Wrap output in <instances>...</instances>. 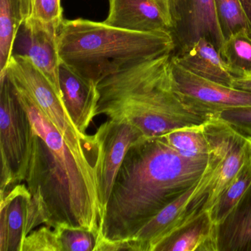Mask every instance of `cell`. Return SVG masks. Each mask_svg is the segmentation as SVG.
I'll use <instances>...</instances> for the list:
<instances>
[{
  "instance_id": "cell-1",
  "label": "cell",
  "mask_w": 251,
  "mask_h": 251,
  "mask_svg": "<svg viewBox=\"0 0 251 251\" xmlns=\"http://www.w3.org/2000/svg\"><path fill=\"white\" fill-rule=\"evenodd\" d=\"M31 125L25 183L43 224L66 225L99 232V150L70 144L23 89L12 83Z\"/></svg>"
},
{
  "instance_id": "cell-2",
  "label": "cell",
  "mask_w": 251,
  "mask_h": 251,
  "mask_svg": "<svg viewBox=\"0 0 251 251\" xmlns=\"http://www.w3.org/2000/svg\"><path fill=\"white\" fill-rule=\"evenodd\" d=\"M208 161L183 158L161 137L138 139L116 176L101 220L100 237H134L163 208L201 180Z\"/></svg>"
},
{
  "instance_id": "cell-3",
  "label": "cell",
  "mask_w": 251,
  "mask_h": 251,
  "mask_svg": "<svg viewBox=\"0 0 251 251\" xmlns=\"http://www.w3.org/2000/svg\"><path fill=\"white\" fill-rule=\"evenodd\" d=\"M172 55L139 61L101 80L97 116L131 125L147 138L208 121L210 117L186 106L173 90Z\"/></svg>"
},
{
  "instance_id": "cell-4",
  "label": "cell",
  "mask_w": 251,
  "mask_h": 251,
  "mask_svg": "<svg viewBox=\"0 0 251 251\" xmlns=\"http://www.w3.org/2000/svg\"><path fill=\"white\" fill-rule=\"evenodd\" d=\"M58 46L61 62L97 85L131 64L176 50L171 32L129 31L84 19L64 20Z\"/></svg>"
},
{
  "instance_id": "cell-5",
  "label": "cell",
  "mask_w": 251,
  "mask_h": 251,
  "mask_svg": "<svg viewBox=\"0 0 251 251\" xmlns=\"http://www.w3.org/2000/svg\"><path fill=\"white\" fill-rule=\"evenodd\" d=\"M31 139L27 112L6 75H0V197L24 182Z\"/></svg>"
},
{
  "instance_id": "cell-6",
  "label": "cell",
  "mask_w": 251,
  "mask_h": 251,
  "mask_svg": "<svg viewBox=\"0 0 251 251\" xmlns=\"http://www.w3.org/2000/svg\"><path fill=\"white\" fill-rule=\"evenodd\" d=\"M4 74L11 83L21 88L31 98L70 144L82 149L99 150L95 134H83L79 131L73 124L62 98L48 77L30 59L13 55Z\"/></svg>"
},
{
  "instance_id": "cell-7",
  "label": "cell",
  "mask_w": 251,
  "mask_h": 251,
  "mask_svg": "<svg viewBox=\"0 0 251 251\" xmlns=\"http://www.w3.org/2000/svg\"><path fill=\"white\" fill-rule=\"evenodd\" d=\"M220 161L219 154L211 153L208 167L201 180L163 208L132 238L139 242L142 251H154L156 245L169 233L206 210Z\"/></svg>"
},
{
  "instance_id": "cell-8",
  "label": "cell",
  "mask_w": 251,
  "mask_h": 251,
  "mask_svg": "<svg viewBox=\"0 0 251 251\" xmlns=\"http://www.w3.org/2000/svg\"><path fill=\"white\" fill-rule=\"evenodd\" d=\"M173 90L180 100L198 114L213 117L220 111L251 105V93L207 80L170 58Z\"/></svg>"
},
{
  "instance_id": "cell-9",
  "label": "cell",
  "mask_w": 251,
  "mask_h": 251,
  "mask_svg": "<svg viewBox=\"0 0 251 251\" xmlns=\"http://www.w3.org/2000/svg\"><path fill=\"white\" fill-rule=\"evenodd\" d=\"M169 3L176 50L205 38L220 52L225 39L214 0H169Z\"/></svg>"
},
{
  "instance_id": "cell-10",
  "label": "cell",
  "mask_w": 251,
  "mask_h": 251,
  "mask_svg": "<svg viewBox=\"0 0 251 251\" xmlns=\"http://www.w3.org/2000/svg\"><path fill=\"white\" fill-rule=\"evenodd\" d=\"M95 136L100 148L98 189L104 213L116 176L127 151L144 136L131 125L108 120L98 127Z\"/></svg>"
},
{
  "instance_id": "cell-11",
  "label": "cell",
  "mask_w": 251,
  "mask_h": 251,
  "mask_svg": "<svg viewBox=\"0 0 251 251\" xmlns=\"http://www.w3.org/2000/svg\"><path fill=\"white\" fill-rule=\"evenodd\" d=\"M0 251H22L27 235L43 224L25 183L0 197Z\"/></svg>"
},
{
  "instance_id": "cell-12",
  "label": "cell",
  "mask_w": 251,
  "mask_h": 251,
  "mask_svg": "<svg viewBox=\"0 0 251 251\" xmlns=\"http://www.w3.org/2000/svg\"><path fill=\"white\" fill-rule=\"evenodd\" d=\"M58 33L56 28L42 22L23 21L14 42L13 55L30 59L48 77L62 98L59 83L61 61L58 52Z\"/></svg>"
},
{
  "instance_id": "cell-13",
  "label": "cell",
  "mask_w": 251,
  "mask_h": 251,
  "mask_svg": "<svg viewBox=\"0 0 251 251\" xmlns=\"http://www.w3.org/2000/svg\"><path fill=\"white\" fill-rule=\"evenodd\" d=\"M202 127L205 136L218 147L221 155L217 178L207 204L206 210L209 211L223 189L242 168L250 151L247 136L217 117H211Z\"/></svg>"
},
{
  "instance_id": "cell-14",
  "label": "cell",
  "mask_w": 251,
  "mask_h": 251,
  "mask_svg": "<svg viewBox=\"0 0 251 251\" xmlns=\"http://www.w3.org/2000/svg\"><path fill=\"white\" fill-rule=\"evenodd\" d=\"M105 24L139 33L171 32L169 0H109Z\"/></svg>"
},
{
  "instance_id": "cell-15",
  "label": "cell",
  "mask_w": 251,
  "mask_h": 251,
  "mask_svg": "<svg viewBox=\"0 0 251 251\" xmlns=\"http://www.w3.org/2000/svg\"><path fill=\"white\" fill-rule=\"evenodd\" d=\"M59 83L63 102L73 124L80 133L86 134L97 116L100 98L98 85L63 62L60 64Z\"/></svg>"
},
{
  "instance_id": "cell-16",
  "label": "cell",
  "mask_w": 251,
  "mask_h": 251,
  "mask_svg": "<svg viewBox=\"0 0 251 251\" xmlns=\"http://www.w3.org/2000/svg\"><path fill=\"white\" fill-rule=\"evenodd\" d=\"M154 251H218L217 225L205 210L173 230Z\"/></svg>"
},
{
  "instance_id": "cell-17",
  "label": "cell",
  "mask_w": 251,
  "mask_h": 251,
  "mask_svg": "<svg viewBox=\"0 0 251 251\" xmlns=\"http://www.w3.org/2000/svg\"><path fill=\"white\" fill-rule=\"evenodd\" d=\"M173 57L183 68L207 80L233 87L234 77L218 50L205 38L176 50Z\"/></svg>"
},
{
  "instance_id": "cell-18",
  "label": "cell",
  "mask_w": 251,
  "mask_h": 251,
  "mask_svg": "<svg viewBox=\"0 0 251 251\" xmlns=\"http://www.w3.org/2000/svg\"><path fill=\"white\" fill-rule=\"evenodd\" d=\"M218 251H251V186L217 225Z\"/></svg>"
},
{
  "instance_id": "cell-19",
  "label": "cell",
  "mask_w": 251,
  "mask_h": 251,
  "mask_svg": "<svg viewBox=\"0 0 251 251\" xmlns=\"http://www.w3.org/2000/svg\"><path fill=\"white\" fill-rule=\"evenodd\" d=\"M23 23L20 0H0V75L12 58L14 42Z\"/></svg>"
},
{
  "instance_id": "cell-20",
  "label": "cell",
  "mask_w": 251,
  "mask_h": 251,
  "mask_svg": "<svg viewBox=\"0 0 251 251\" xmlns=\"http://www.w3.org/2000/svg\"><path fill=\"white\" fill-rule=\"evenodd\" d=\"M203 124L176 129L160 137L183 158L208 160L211 149L203 130Z\"/></svg>"
},
{
  "instance_id": "cell-21",
  "label": "cell",
  "mask_w": 251,
  "mask_h": 251,
  "mask_svg": "<svg viewBox=\"0 0 251 251\" xmlns=\"http://www.w3.org/2000/svg\"><path fill=\"white\" fill-rule=\"evenodd\" d=\"M220 54L234 78L251 77V35L236 32L223 42Z\"/></svg>"
},
{
  "instance_id": "cell-22",
  "label": "cell",
  "mask_w": 251,
  "mask_h": 251,
  "mask_svg": "<svg viewBox=\"0 0 251 251\" xmlns=\"http://www.w3.org/2000/svg\"><path fill=\"white\" fill-rule=\"evenodd\" d=\"M251 186V155L231 181L223 189L209 212L213 222L218 225L230 214Z\"/></svg>"
},
{
  "instance_id": "cell-23",
  "label": "cell",
  "mask_w": 251,
  "mask_h": 251,
  "mask_svg": "<svg viewBox=\"0 0 251 251\" xmlns=\"http://www.w3.org/2000/svg\"><path fill=\"white\" fill-rule=\"evenodd\" d=\"M216 14L225 40L245 30L251 35V25L239 0H214Z\"/></svg>"
},
{
  "instance_id": "cell-24",
  "label": "cell",
  "mask_w": 251,
  "mask_h": 251,
  "mask_svg": "<svg viewBox=\"0 0 251 251\" xmlns=\"http://www.w3.org/2000/svg\"><path fill=\"white\" fill-rule=\"evenodd\" d=\"M23 21L37 20L59 29L63 17L61 0H20Z\"/></svg>"
},
{
  "instance_id": "cell-25",
  "label": "cell",
  "mask_w": 251,
  "mask_h": 251,
  "mask_svg": "<svg viewBox=\"0 0 251 251\" xmlns=\"http://www.w3.org/2000/svg\"><path fill=\"white\" fill-rule=\"evenodd\" d=\"M62 251H95L99 242V232L66 225L55 226Z\"/></svg>"
},
{
  "instance_id": "cell-26",
  "label": "cell",
  "mask_w": 251,
  "mask_h": 251,
  "mask_svg": "<svg viewBox=\"0 0 251 251\" xmlns=\"http://www.w3.org/2000/svg\"><path fill=\"white\" fill-rule=\"evenodd\" d=\"M22 251H62V248L55 228L44 225L27 235Z\"/></svg>"
},
{
  "instance_id": "cell-27",
  "label": "cell",
  "mask_w": 251,
  "mask_h": 251,
  "mask_svg": "<svg viewBox=\"0 0 251 251\" xmlns=\"http://www.w3.org/2000/svg\"><path fill=\"white\" fill-rule=\"evenodd\" d=\"M214 117L223 120L246 136H251V105L223 110Z\"/></svg>"
},
{
  "instance_id": "cell-28",
  "label": "cell",
  "mask_w": 251,
  "mask_h": 251,
  "mask_svg": "<svg viewBox=\"0 0 251 251\" xmlns=\"http://www.w3.org/2000/svg\"><path fill=\"white\" fill-rule=\"evenodd\" d=\"M142 251L139 242L134 239L107 240L100 237L95 251Z\"/></svg>"
},
{
  "instance_id": "cell-29",
  "label": "cell",
  "mask_w": 251,
  "mask_h": 251,
  "mask_svg": "<svg viewBox=\"0 0 251 251\" xmlns=\"http://www.w3.org/2000/svg\"><path fill=\"white\" fill-rule=\"evenodd\" d=\"M233 87L251 93V77L234 78Z\"/></svg>"
},
{
  "instance_id": "cell-30",
  "label": "cell",
  "mask_w": 251,
  "mask_h": 251,
  "mask_svg": "<svg viewBox=\"0 0 251 251\" xmlns=\"http://www.w3.org/2000/svg\"><path fill=\"white\" fill-rule=\"evenodd\" d=\"M251 25V0H239Z\"/></svg>"
},
{
  "instance_id": "cell-31",
  "label": "cell",
  "mask_w": 251,
  "mask_h": 251,
  "mask_svg": "<svg viewBox=\"0 0 251 251\" xmlns=\"http://www.w3.org/2000/svg\"><path fill=\"white\" fill-rule=\"evenodd\" d=\"M247 140H248V148H249L250 153L251 155V136H247Z\"/></svg>"
}]
</instances>
